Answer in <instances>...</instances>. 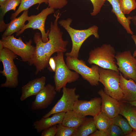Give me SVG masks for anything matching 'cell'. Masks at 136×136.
Segmentation results:
<instances>
[{"mask_svg": "<svg viewBox=\"0 0 136 136\" xmlns=\"http://www.w3.org/2000/svg\"><path fill=\"white\" fill-rule=\"evenodd\" d=\"M72 21V19L69 18L66 19H61L58 21V23L67 32L72 41L71 51L65 53V56L78 58L81 47L87 38L91 35H93L96 39L99 38L98 27L96 25H93L87 29H77L71 26Z\"/></svg>", "mask_w": 136, "mask_h": 136, "instance_id": "obj_1", "label": "cell"}, {"mask_svg": "<svg viewBox=\"0 0 136 136\" xmlns=\"http://www.w3.org/2000/svg\"><path fill=\"white\" fill-rule=\"evenodd\" d=\"M116 54L115 48L111 44H104L90 51L87 62L90 64H94L104 69L119 72L115 61Z\"/></svg>", "mask_w": 136, "mask_h": 136, "instance_id": "obj_2", "label": "cell"}, {"mask_svg": "<svg viewBox=\"0 0 136 136\" xmlns=\"http://www.w3.org/2000/svg\"><path fill=\"white\" fill-rule=\"evenodd\" d=\"M60 16V14L58 11L57 14H54L55 19L54 22H51L48 34L49 40L47 42L44 43V48L47 58L49 61L54 53L59 52L64 53L67 50L66 47L69 42L63 40V33L58 25V20Z\"/></svg>", "mask_w": 136, "mask_h": 136, "instance_id": "obj_3", "label": "cell"}, {"mask_svg": "<svg viewBox=\"0 0 136 136\" xmlns=\"http://www.w3.org/2000/svg\"><path fill=\"white\" fill-rule=\"evenodd\" d=\"M17 56L7 48L4 47L0 50V61L3 66V70L0 71V73L6 79L5 82L1 84V87L15 88L18 86L19 73L14 61Z\"/></svg>", "mask_w": 136, "mask_h": 136, "instance_id": "obj_4", "label": "cell"}, {"mask_svg": "<svg viewBox=\"0 0 136 136\" xmlns=\"http://www.w3.org/2000/svg\"><path fill=\"white\" fill-rule=\"evenodd\" d=\"M0 40L4 47L8 48L20 57L23 61L27 62L29 65H32L36 49V47L31 45L32 40H30L24 43L21 37L17 39L14 35L2 37Z\"/></svg>", "mask_w": 136, "mask_h": 136, "instance_id": "obj_5", "label": "cell"}, {"mask_svg": "<svg viewBox=\"0 0 136 136\" xmlns=\"http://www.w3.org/2000/svg\"><path fill=\"white\" fill-rule=\"evenodd\" d=\"M53 58L55 63V75L54 77L55 89L60 92L62 88L66 87L67 83L76 81L79 77L78 73L71 71L65 63L63 53H57Z\"/></svg>", "mask_w": 136, "mask_h": 136, "instance_id": "obj_6", "label": "cell"}, {"mask_svg": "<svg viewBox=\"0 0 136 136\" xmlns=\"http://www.w3.org/2000/svg\"><path fill=\"white\" fill-rule=\"evenodd\" d=\"M99 82L104 85L105 92L118 101L122 100L123 94L120 86V73L115 71L100 67Z\"/></svg>", "mask_w": 136, "mask_h": 136, "instance_id": "obj_7", "label": "cell"}, {"mask_svg": "<svg viewBox=\"0 0 136 136\" xmlns=\"http://www.w3.org/2000/svg\"><path fill=\"white\" fill-rule=\"evenodd\" d=\"M66 64L70 70L74 71L81 76L90 85L97 86L99 85V66L96 64L92 65L91 67L88 66L82 59L67 56Z\"/></svg>", "mask_w": 136, "mask_h": 136, "instance_id": "obj_8", "label": "cell"}, {"mask_svg": "<svg viewBox=\"0 0 136 136\" xmlns=\"http://www.w3.org/2000/svg\"><path fill=\"white\" fill-rule=\"evenodd\" d=\"M54 9L48 7L43 9L37 15H31L29 16L27 21L28 23L25 25L24 27L20 31L16 32V37L20 36L27 29L31 28L33 29H38L41 32L42 39L44 43L48 40V34L49 29L46 32L45 30V23L47 16L54 12Z\"/></svg>", "mask_w": 136, "mask_h": 136, "instance_id": "obj_9", "label": "cell"}, {"mask_svg": "<svg viewBox=\"0 0 136 136\" xmlns=\"http://www.w3.org/2000/svg\"><path fill=\"white\" fill-rule=\"evenodd\" d=\"M62 89V94L61 98L42 118H47L56 113H66L73 110L74 104L79 99L80 96L76 93V89L75 87L69 88L65 87Z\"/></svg>", "mask_w": 136, "mask_h": 136, "instance_id": "obj_10", "label": "cell"}, {"mask_svg": "<svg viewBox=\"0 0 136 136\" xmlns=\"http://www.w3.org/2000/svg\"><path fill=\"white\" fill-rule=\"evenodd\" d=\"M115 58L118 69L126 79L136 82V58L129 50L116 53Z\"/></svg>", "mask_w": 136, "mask_h": 136, "instance_id": "obj_11", "label": "cell"}, {"mask_svg": "<svg viewBox=\"0 0 136 136\" xmlns=\"http://www.w3.org/2000/svg\"><path fill=\"white\" fill-rule=\"evenodd\" d=\"M101 99L95 97L89 100H78L75 103L73 110L83 116L93 117L101 111Z\"/></svg>", "mask_w": 136, "mask_h": 136, "instance_id": "obj_12", "label": "cell"}, {"mask_svg": "<svg viewBox=\"0 0 136 136\" xmlns=\"http://www.w3.org/2000/svg\"><path fill=\"white\" fill-rule=\"evenodd\" d=\"M33 39L36 46L32 65L33 64L36 67L35 74L36 75L48 66L49 61L47 58L44 50V43L42 40L41 33L39 32L35 33Z\"/></svg>", "mask_w": 136, "mask_h": 136, "instance_id": "obj_13", "label": "cell"}, {"mask_svg": "<svg viewBox=\"0 0 136 136\" xmlns=\"http://www.w3.org/2000/svg\"><path fill=\"white\" fill-rule=\"evenodd\" d=\"M57 92L55 87L48 84L36 95L35 100L32 102L31 108L33 110L46 109L52 103Z\"/></svg>", "mask_w": 136, "mask_h": 136, "instance_id": "obj_14", "label": "cell"}, {"mask_svg": "<svg viewBox=\"0 0 136 136\" xmlns=\"http://www.w3.org/2000/svg\"><path fill=\"white\" fill-rule=\"evenodd\" d=\"M97 93L101 99V111L111 118L120 114L118 100L106 94L102 89L99 90Z\"/></svg>", "mask_w": 136, "mask_h": 136, "instance_id": "obj_15", "label": "cell"}, {"mask_svg": "<svg viewBox=\"0 0 136 136\" xmlns=\"http://www.w3.org/2000/svg\"><path fill=\"white\" fill-rule=\"evenodd\" d=\"M46 78L44 76L33 79L21 87V101L32 95H36L45 86Z\"/></svg>", "mask_w": 136, "mask_h": 136, "instance_id": "obj_16", "label": "cell"}, {"mask_svg": "<svg viewBox=\"0 0 136 136\" xmlns=\"http://www.w3.org/2000/svg\"><path fill=\"white\" fill-rule=\"evenodd\" d=\"M120 74V85L123 94L122 100L127 102L136 100V84L131 79L125 78L121 73Z\"/></svg>", "mask_w": 136, "mask_h": 136, "instance_id": "obj_17", "label": "cell"}, {"mask_svg": "<svg viewBox=\"0 0 136 136\" xmlns=\"http://www.w3.org/2000/svg\"><path fill=\"white\" fill-rule=\"evenodd\" d=\"M65 113L60 112L52 115L51 117L42 118L35 121L33 126L38 133L44 129L55 125L61 123Z\"/></svg>", "mask_w": 136, "mask_h": 136, "instance_id": "obj_18", "label": "cell"}, {"mask_svg": "<svg viewBox=\"0 0 136 136\" xmlns=\"http://www.w3.org/2000/svg\"><path fill=\"white\" fill-rule=\"evenodd\" d=\"M28 10L24 11L19 17L12 20L8 23L7 28L2 35V37L11 36L21 29L25 25V22L27 21L29 16Z\"/></svg>", "mask_w": 136, "mask_h": 136, "instance_id": "obj_19", "label": "cell"}, {"mask_svg": "<svg viewBox=\"0 0 136 136\" xmlns=\"http://www.w3.org/2000/svg\"><path fill=\"white\" fill-rule=\"evenodd\" d=\"M119 101L120 114L127 120L133 131H136V107L122 100Z\"/></svg>", "mask_w": 136, "mask_h": 136, "instance_id": "obj_20", "label": "cell"}, {"mask_svg": "<svg viewBox=\"0 0 136 136\" xmlns=\"http://www.w3.org/2000/svg\"><path fill=\"white\" fill-rule=\"evenodd\" d=\"M111 5L112 9L111 11L116 15L118 21L126 30L128 34L132 35L133 32L130 27L131 21L128 17H126L120 9L119 0H106Z\"/></svg>", "mask_w": 136, "mask_h": 136, "instance_id": "obj_21", "label": "cell"}, {"mask_svg": "<svg viewBox=\"0 0 136 136\" xmlns=\"http://www.w3.org/2000/svg\"><path fill=\"white\" fill-rule=\"evenodd\" d=\"M86 118V116L72 110L65 113L61 124L65 126L77 129Z\"/></svg>", "mask_w": 136, "mask_h": 136, "instance_id": "obj_22", "label": "cell"}, {"mask_svg": "<svg viewBox=\"0 0 136 136\" xmlns=\"http://www.w3.org/2000/svg\"><path fill=\"white\" fill-rule=\"evenodd\" d=\"M21 0H7L0 6V31L2 32L6 29L7 24L4 22V18L6 14L10 10L15 11L16 7L20 4Z\"/></svg>", "mask_w": 136, "mask_h": 136, "instance_id": "obj_23", "label": "cell"}, {"mask_svg": "<svg viewBox=\"0 0 136 136\" xmlns=\"http://www.w3.org/2000/svg\"><path fill=\"white\" fill-rule=\"evenodd\" d=\"M97 129L93 118H86L77 129L73 136H89L96 131Z\"/></svg>", "mask_w": 136, "mask_h": 136, "instance_id": "obj_24", "label": "cell"}, {"mask_svg": "<svg viewBox=\"0 0 136 136\" xmlns=\"http://www.w3.org/2000/svg\"><path fill=\"white\" fill-rule=\"evenodd\" d=\"M43 3L48 4V0H21L19 7L14 13L12 14L10 19L12 20L16 18L21 12L28 10L31 6L37 4H38L39 5L36 9L38 10L40 5Z\"/></svg>", "mask_w": 136, "mask_h": 136, "instance_id": "obj_25", "label": "cell"}, {"mask_svg": "<svg viewBox=\"0 0 136 136\" xmlns=\"http://www.w3.org/2000/svg\"><path fill=\"white\" fill-rule=\"evenodd\" d=\"M93 118L96 128L98 130H106L112 124L111 118L101 111Z\"/></svg>", "mask_w": 136, "mask_h": 136, "instance_id": "obj_26", "label": "cell"}, {"mask_svg": "<svg viewBox=\"0 0 136 136\" xmlns=\"http://www.w3.org/2000/svg\"><path fill=\"white\" fill-rule=\"evenodd\" d=\"M111 120L112 124L118 126L122 130L125 136L133 131L127 120L119 115L111 118Z\"/></svg>", "mask_w": 136, "mask_h": 136, "instance_id": "obj_27", "label": "cell"}, {"mask_svg": "<svg viewBox=\"0 0 136 136\" xmlns=\"http://www.w3.org/2000/svg\"><path fill=\"white\" fill-rule=\"evenodd\" d=\"M121 11L124 14H128L136 8L135 0H119Z\"/></svg>", "mask_w": 136, "mask_h": 136, "instance_id": "obj_28", "label": "cell"}, {"mask_svg": "<svg viewBox=\"0 0 136 136\" xmlns=\"http://www.w3.org/2000/svg\"><path fill=\"white\" fill-rule=\"evenodd\" d=\"M77 129L65 126L61 123L57 125V131L55 136H73Z\"/></svg>", "mask_w": 136, "mask_h": 136, "instance_id": "obj_29", "label": "cell"}, {"mask_svg": "<svg viewBox=\"0 0 136 136\" xmlns=\"http://www.w3.org/2000/svg\"><path fill=\"white\" fill-rule=\"evenodd\" d=\"M93 7V11L90 13L92 16H95L99 13L101 8L104 5L106 0H90Z\"/></svg>", "mask_w": 136, "mask_h": 136, "instance_id": "obj_30", "label": "cell"}, {"mask_svg": "<svg viewBox=\"0 0 136 136\" xmlns=\"http://www.w3.org/2000/svg\"><path fill=\"white\" fill-rule=\"evenodd\" d=\"M108 136H122L124 134L118 125L112 124L107 130Z\"/></svg>", "mask_w": 136, "mask_h": 136, "instance_id": "obj_31", "label": "cell"}, {"mask_svg": "<svg viewBox=\"0 0 136 136\" xmlns=\"http://www.w3.org/2000/svg\"><path fill=\"white\" fill-rule=\"evenodd\" d=\"M67 3V0H48V7L54 9H60Z\"/></svg>", "mask_w": 136, "mask_h": 136, "instance_id": "obj_32", "label": "cell"}, {"mask_svg": "<svg viewBox=\"0 0 136 136\" xmlns=\"http://www.w3.org/2000/svg\"><path fill=\"white\" fill-rule=\"evenodd\" d=\"M57 131V125H55L47 128L42 132L41 136H55Z\"/></svg>", "mask_w": 136, "mask_h": 136, "instance_id": "obj_33", "label": "cell"}, {"mask_svg": "<svg viewBox=\"0 0 136 136\" xmlns=\"http://www.w3.org/2000/svg\"><path fill=\"white\" fill-rule=\"evenodd\" d=\"M90 136H108L107 130H96L94 132L90 134Z\"/></svg>", "mask_w": 136, "mask_h": 136, "instance_id": "obj_34", "label": "cell"}, {"mask_svg": "<svg viewBox=\"0 0 136 136\" xmlns=\"http://www.w3.org/2000/svg\"><path fill=\"white\" fill-rule=\"evenodd\" d=\"M49 64L50 67L49 68V70L51 72H55V63L53 57H51L49 60Z\"/></svg>", "mask_w": 136, "mask_h": 136, "instance_id": "obj_35", "label": "cell"}, {"mask_svg": "<svg viewBox=\"0 0 136 136\" xmlns=\"http://www.w3.org/2000/svg\"><path fill=\"white\" fill-rule=\"evenodd\" d=\"M131 38L133 41L136 47V35L133 34L131 35ZM133 56L136 57V50L134 51L133 54Z\"/></svg>", "mask_w": 136, "mask_h": 136, "instance_id": "obj_36", "label": "cell"}, {"mask_svg": "<svg viewBox=\"0 0 136 136\" xmlns=\"http://www.w3.org/2000/svg\"><path fill=\"white\" fill-rule=\"evenodd\" d=\"M130 20H131L133 24L136 26V15L133 16L127 17Z\"/></svg>", "mask_w": 136, "mask_h": 136, "instance_id": "obj_37", "label": "cell"}, {"mask_svg": "<svg viewBox=\"0 0 136 136\" xmlns=\"http://www.w3.org/2000/svg\"><path fill=\"white\" fill-rule=\"evenodd\" d=\"M128 103H129L131 105L136 107V100Z\"/></svg>", "mask_w": 136, "mask_h": 136, "instance_id": "obj_38", "label": "cell"}, {"mask_svg": "<svg viewBox=\"0 0 136 136\" xmlns=\"http://www.w3.org/2000/svg\"><path fill=\"white\" fill-rule=\"evenodd\" d=\"M7 0H0V6L3 5Z\"/></svg>", "mask_w": 136, "mask_h": 136, "instance_id": "obj_39", "label": "cell"}]
</instances>
